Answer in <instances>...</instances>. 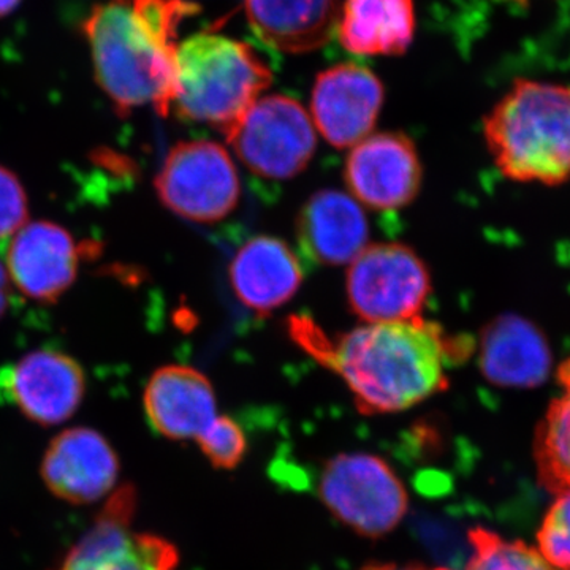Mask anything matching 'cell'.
<instances>
[{"label": "cell", "instance_id": "4316f807", "mask_svg": "<svg viewBox=\"0 0 570 570\" xmlns=\"http://www.w3.org/2000/svg\"><path fill=\"white\" fill-rule=\"evenodd\" d=\"M363 570H450L445 568L430 569L423 568V566H400V564H381V562H376V564H367Z\"/></svg>", "mask_w": 570, "mask_h": 570}, {"label": "cell", "instance_id": "7c38bea8", "mask_svg": "<svg viewBox=\"0 0 570 570\" xmlns=\"http://www.w3.org/2000/svg\"><path fill=\"white\" fill-rule=\"evenodd\" d=\"M382 105L384 86L373 71L358 63H337L318 73L311 118L330 145L343 149L370 137Z\"/></svg>", "mask_w": 570, "mask_h": 570}, {"label": "cell", "instance_id": "d4e9b609", "mask_svg": "<svg viewBox=\"0 0 570 570\" xmlns=\"http://www.w3.org/2000/svg\"><path fill=\"white\" fill-rule=\"evenodd\" d=\"M29 216L28 194L21 179L0 165V242L24 227Z\"/></svg>", "mask_w": 570, "mask_h": 570}, {"label": "cell", "instance_id": "f1b7e54d", "mask_svg": "<svg viewBox=\"0 0 570 570\" xmlns=\"http://www.w3.org/2000/svg\"><path fill=\"white\" fill-rule=\"evenodd\" d=\"M558 377H560L562 387H564V390H570V358L560 367Z\"/></svg>", "mask_w": 570, "mask_h": 570}, {"label": "cell", "instance_id": "ba28073f", "mask_svg": "<svg viewBox=\"0 0 570 570\" xmlns=\"http://www.w3.org/2000/svg\"><path fill=\"white\" fill-rule=\"evenodd\" d=\"M225 138L253 174L277 181L302 174L317 145L305 108L277 94L261 97Z\"/></svg>", "mask_w": 570, "mask_h": 570}, {"label": "cell", "instance_id": "9c48e42d", "mask_svg": "<svg viewBox=\"0 0 570 570\" xmlns=\"http://www.w3.org/2000/svg\"><path fill=\"white\" fill-rule=\"evenodd\" d=\"M135 505L132 487H122L58 570H176L174 543L132 530Z\"/></svg>", "mask_w": 570, "mask_h": 570}, {"label": "cell", "instance_id": "ac0fdd59", "mask_svg": "<svg viewBox=\"0 0 570 570\" xmlns=\"http://www.w3.org/2000/svg\"><path fill=\"white\" fill-rule=\"evenodd\" d=\"M479 365L499 387H538L551 370V352L542 332L519 316L491 321L480 336Z\"/></svg>", "mask_w": 570, "mask_h": 570}, {"label": "cell", "instance_id": "6da1fadb", "mask_svg": "<svg viewBox=\"0 0 570 570\" xmlns=\"http://www.w3.org/2000/svg\"><path fill=\"white\" fill-rule=\"evenodd\" d=\"M288 333L307 355L346 382L366 415L406 411L448 389V363L461 355L441 326L422 317L330 336L313 318L294 316Z\"/></svg>", "mask_w": 570, "mask_h": 570}, {"label": "cell", "instance_id": "2e32d148", "mask_svg": "<svg viewBox=\"0 0 570 570\" xmlns=\"http://www.w3.org/2000/svg\"><path fill=\"white\" fill-rule=\"evenodd\" d=\"M299 249L324 266L352 264L367 246L370 224L352 195L335 189L311 195L296 217Z\"/></svg>", "mask_w": 570, "mask_h": 570}, {"label": "cell", "instance_id": "603a6c76", "mask_svg": "<svg viewBox=\"0 0 570 570\" xmlns=\"http://www.w3.org/2000/svg\"><path fill=\"white\" fill-rule=\"evenodd\" d=\"M557 494L538 532V550L554 569L570 570V489Z\"/></svg>", "mask_w": 570, "mask_h": 570}, {"label": "cell", "instance_id": "44dd1931", "mask_svg": "<svg viewBox=\"0 0 570 570\" xmlns=\"http://www.w3.org/2000/svg\"><path fill=\"white\" fill-rule=\"evenodd\" d=\"M540 482L560 493L570 489V390L547 409L534 441Z\"/></svg>", "mask_w": 570, "mask_h": 570}, {"label": "cell", "instance_id": "7402d4cb", "mask_svg": "<svg viewBox=\"0 0 570 570\" xmlns=\"http://www.w3.org/2000/svg\"><path fill=\"white\" fill-rule=\"evenodd\" d=\"M469 542L468 570H558L538 549L519 540L502 539L485 528L469 531Z\"/></svg>", "mask_w": 570, "mask_h": 570}, {"label": "cell", "instance_id": "8992f818", "mask_svg": "<svg viewBox=\"0 0 570 570\" xmlns=\"http://www.w3.org/2000/svg\"><path fill=\"white\" fill-rule=\"evenodd\" d=\"M430 295V269L401 243L366 246L348 266V307L366 324L414 321Z\"/></svg>", "mask_w": 570, "mask_h": 570}, {"label": "cell", "instance_id": "30bf717a", "mask_svg": "<svg viewBox=\"0 0 570 570\" xmlns=\"http://www.w3.org/2000/svg\"><path fill=\"white\" fill-rule=\"evenodd\" d=\"M85 395V370L63 352L40 348L0 370V400L39 425L73 417Z\"/></svg>", "mask_w": 570, "mask_h": 570}, {"label": "cell", "instance_id": "e0dca14e", "mask_svg": "<svg viewBox=\"0 0 570 570\" xmlns=\"http://www.w3.org/2000/svg\"><path fill=\"white\" fill-rule=\"evenodd\" d=\"M228 277L236 298L258 316L287 305L305 279L291 246L268 235L255 236L239 247L228 266Z\"/></svg>", "mask_w": 570, "mask_h": 570}, {"label": "cell", "instance_id": "ffe728a7", "mask_svg": "<svg viewBox=\"0 0 570 570\" xmlns=\"http://www.w3.org/2000/svg\"><path fill=\"white\" fill-rule=\"evenodd\" d=\"M341 45L358 56H400L414 40L412 0H346L337 22Z\"/></svg>", "mask_w": 570, "mask_h": 570}, {"label": "cell", "instance_id": "3957f363", "mask_svg": "<svg viewBox=\"0 0 570 570\" xmlns=\"http://www.w3.org/2000/svg\"><path fill=\"white\" fill-rule=\"evenodd\" d=\"M498 170L517 183L570 179V85L519 80L483 121Z\"/></svg>", "mask_w": 570, "mask_h": 570}, {"label": "cell", "instance_id": "277c9868", "mask_svg": "<svg viewBox=\"0 0 570 570\" xmlns=\"http://www.w3.org/2000/svg\"><path fill=\"white\" fill-rule=\"evenodd\" d=\"M272 81V70L250 45L197 32L179 43L170 112L227 137Z\"/></svg>", "mask_w": 570, "mask_h": 570}, {"label": "cell", "instance_id": "4fadbf2b", "mask_svg": "<svg viewBox=\"0 0 570 570\" xmlns=\"http://www.w3.org/2000/svg\"><path fill=\"white\" fill-rule=\"evenodd\" d=\"M80 257V247L67 228L36 220L11 236L6 266L21 294L51 305L73 285Z\"/></svg>", "mask_w": 570, "mask_h": 570}, {"label": "cell", "instance_id": "52a82bcc", "mask_svg": "<svg viewBox=\"0 0 570 570\" xmlns=\"http://www.w3.org/2000/svg\"><path fill=\"white\" fill-rule=\"evenodd\" d=\"M157 197L176 216L219 223L239 204L242 183L230 154L219 142H176L154 181Z\"/></svg>", "mask_w": 570, "mask_h": 570}, {"label": "cell", "instance_id": "5bb4252c", "mask_svg": "<svg viewBox=\"0 0 570 570\" xmlns=\"http://www.w3.org/2000/svg\"><path fill=\"white\" fill-rule=\"evenodd\" d=\"M119 469L110 442L96 430L80 426L52 439L41 460L40 475L56 498L85 505L110 493Z\"/></svg>", "mask_w": 570, "mask_h": 570}, {"label": "cell", "instance_id": "8fae6325", "mask_svg": "<svg viewBox=\"0 0 570 570\" xmlns=\"http://www.w3.org/2000/svg\"><path fill=\"white\" fill-rule=\"evenodd\" d=\"M423 167L411 138L400 132L366 137L354 146L344 165L352 197L377 212H395L415 200Z\"/></svg>", "mask_w": 570, "mask_h": 570}, {"label": "cell", "instance_id": "83f0119b", "mask_svg": "<svg viewBox=\"0 0 570 570\" xmlns=\"http://www.w3.org/2000/svg\"><path fill=\"white\" fill-rule=\"evenodd\" d=\"M22 0H0V18L9 17L20 7Z\"/></svg>", "mask_w": 570, "mask_h": 570}, {"label": "cell", "instance_id": "f546056e", "mask_svg": "<svg viewBox=\"0 0 570 570\" xmlns=\"http://www.w3.org/2000/svg\"><path fill=\"white\" fill-rule=\"evenodd\" d=\"M515 2H523V0H515Z\"/></svg>", "mask_w": 570, "mask_h": 570}, {"label": "cell", "instance_id": "cb8c5ba5", "mask_svg": "<svg viewBox=\"0 0 570 570\" xmlns=\"http://www.w3.org/2000/svg\"><path fill=\"white\" fill-rule=\"evenodd\" d=\"M197 444L209 463L217 469H235L245 459L247 450L245 431L235 420L224 415L214 420L212 428L198 439Z\"/></svg>", "mask_w": 570, "mask_h": 570}, {"label": "cell", "instance_id": "484cf974", "mask_svg": "<svg viewBox=\"0 0 570 570\" xmlns=\"http://www.w3.org/2000/svg\"><path fill=\"white\" fill-rule=\"evenodd\" d=\"M10 275L7 266L0 262V318L6 316L10 305Z\"/></svg>", "mask_w": 570, "mask_h": 570}, {"label": "cell", "instance_id": "d6986e66", "mask_svg": "<svg viewBox=\"0 0 570 570\" xmlns=\"http://www.w3.org/2000/svg\"><path fill=\"white\" fill-rule=\"evenodd\" d=\"M247 21L268 47L288 55L321 50L337 32L341 0H245Z\"/></svg>", "mask_w": 570, "mask_h": 570}, {"label": "cell", "instance_id": "9a60e30c", "mask_svg": "<svg viewBox=\"0 0 570 570\" xmlns=\"http://www.w3.org/2000/svg\"><path fill=\"white\" fill-rule=\"evenodd\" d=\"M142 404L153 430L170 441L198 442L219 417L212 382L190 366L159 367L146 385Z\"/></svg>", "mask_w": 570, "mask_h": 570}, {"label": "cell", "instance_id": "7a4b0ae2", "mask_svg": "<svg viewBox=\"0 0 570 570\" xmlns=\"http://www.w3.org/2000/svg\"><path fill=\"white\" fill-rule=\"evenodd\" d=\"M200 7L193 0H104L81 22L94 78L116 112L151 105L170 115L178 32Z\"/></svg>", "mask_w": 570, "mask_h": 570}, {"label": "cell", "instance_id": "5b68a950", "mask_svg": "<svg viewBox=\"0 0 570 570\" xmlns=\"http://www.w3.org/2000/svg\"><path fill=\"white\" fill-rule=\"evenodd\" d=\"M318 498L356 534L382 538L407 512V493L387 461L371 453H341L318 475Z\"/></svg>", "mask_w": 570, "mask_h": 570}]
</instances>
